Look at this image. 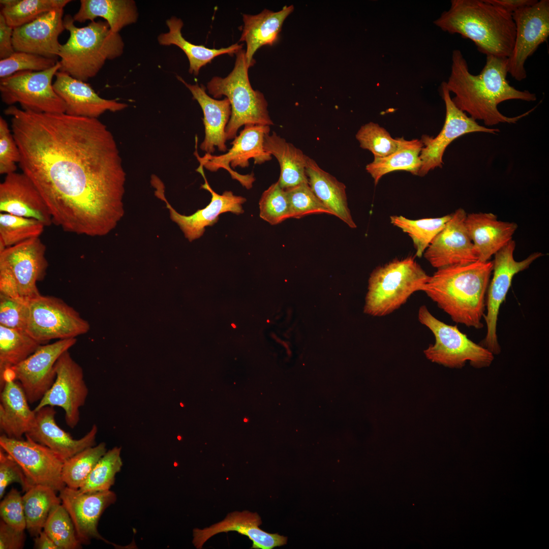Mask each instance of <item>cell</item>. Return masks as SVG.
I'll list each match as a JSON object with an SVG mask.
<instances>
[{
    "instance_id": "1",
    "label": "cell",
    "mask_w": 549,
    "mask_h": 549,
    "mask_svg": "<svg viewBox=\"0 0 549 549\" xmlns=\"http://www.w3.org/2000/svg\"><path fill=\"white\" fill-rule=\"evenodd\" d=\"M4 113L20 154L19 166L43 198L53 224L91 237L112 231L124 216L126 174L112 133L98 118Z\"/></svg>"
},
{
    "instance_id": "2",
    "label": "cell",
    "mask_w": 549,
    "mask_h": 549,
    "mask_svg": "<svg viewBox=\"0 0 549 549\" xmlns=\"http://www.w3.org/2000/svg\"><path fill=\"white\" fill-rule=\"evenodd\" d=\"M451 72L446 87L455 96V105L474 119L486 126L499 123L515 124L528 115L535 108L514 117L502 114L498 109L501 102L509 100L535 101L536 97L528 90H519L507 79V58L486 55L485 64L478 75L471 74L466 59L458 49L453 50Z\"/></svg>"
},
{
    "instance_id": "3",
    "label": "cell",
    "mask_w": 549,
    "mask_h": 549,
    "mask_svg": "<svg viewBox=\"0 0 549 549\" xmlns=\"http://www.w3.org/2000/svg\"><path fill=\"white\" fill-rule=\"evenodd\" d=\"M492 271V261L479 260L437 269L421 291L454 322L480 329Z\"/></svg>"
},
{
    "instance_id": "4",
    "label": "cell",
    "mask_w": 549,
    "mask_h": 549,
    "mask_svg": "<svg viewBox=\"0 0 549 549\" xmlns=\"http://www.w3.org/2000/svg\"><path fill=\"white\" fill-rule=\"evenodd\" d=\"M434 23L444 32L470 39L486 55L508 58L514 46L512 14L486 0H452L450 8Z\"/></svg>"
},
{
    "instance_id": "5",
    "label": "cell",
    "mask_w": 549,
    "mask_h": 549,
    "mask_svg": "<svg viewBox=\"0 0 549 549\" xmlns=\"http://www.w3.org/2000/svg\"><path fill=\"white\" fill-rule=\"evenodd\" d=\"M64 23L70 36L60 47L59 71L86 82L97 75L107 60L123 54L124 43L121 37L112 32L106 21H93L78 27L74 24L73 17L68 14L64 18Z\"/></svg>"
},
{
    "instance_id": "6",
    "label": "cell",
    "mask_w": 549,
    "mask_h": 549,
    "mask_svg": "<svg viewBox=\"0 0 549 549\" xmlns=\"http://www.w3.org/2000/svg\"><path fill=\"white\" fill-rule=\"evenodd\" d=\"M245 51L241 49L236 53L234 67L227 76L214 77L206 87L214 98L225 96L230 101L231 113L225 130L227 140L234 139L243 125H273L264 95L251 85Z\"/></svg>"
},
{
    "instance_id": "7",
    "label": "cell",
    "mask_w": 549,
    "mask_h": 549,
    "mask_svg": "<svg viewBox=\"0 0 549 549\" xmlns=\"http://www.w3.org/2000/svg\"><path fill=\"white\" fill-rule=\"evenodd\" d=\"M429 277L412 256L376 268L369 280L364 313L377 317L392 313L412 294L421 291Z\"/></svg>"
},
{
    "instance_id": "8",
    "label": "cell",
    "mask_w": 549,
    "mask_h": 549,
    "mask_svg": "<svg viewBox=\"0 0 549 549\" xmlns=\"http://www.w3.org/2000/svg\"><path fill=\"white\" fill-rule=\"evenodd\" d=\"M46 249L36 237L0 252V293L28 299L40 295L37 283L46 274Z\"/></svg>"
},
{
    "instance_id": "9",
    "label": "cell",
    "mask_w": 549,
    "mask_h": 549,
    "mask_svg": "<svg viewBox=\"0 0 549 549\" xmlns=\"http://www.w3.org/2000/svg\"><path fill=\"white\" fill-rule=\"evenodd\" d=\"M420 323L433 333L435 342L424 351L432 362L450 368L460 369L467 362L473 368L489 367L494 355L487 349L470 340L456 326L447 324L435 317L424 305L418 310Z\"/></svg>"
},
{
    "instance_id": "10",
    "label": "cell",
    "mask_w": 549,
    "mask_h": 549,
    "mask_svg": "<svg viewBox=\"0 0 549 549\" xmlns=\"http://www.w3.org/2000/svg\"><path fill=\"white\" fill-rule=\"evenodd\" d=\"M60 67L58 61L45 70L22 71L1 79L2 101L9 106L18 103L22 109L37 113H65V103L52 83Z\"/></svg>"
},
{
    "instance_id": "11",
    "label": "cell",
    "mask_w": 549,
    "mask_h": 549,
    "mask_svg": "<svg viewBox=\"0 0 549 549\" xmlns=\"http://www.w3.org/2000/svg\"><path fill=\"white\" fill-rule=\"evenodd\" d=\"M25 331L42 344L53 339L76 338L89 329L88 322L59 298L41 294L28 300Z\"/></svg>"
},
{
    "instance_id": "12",
    "label": "cell",
    "mask_w": 549,
    "mask_h": 549,
    "mask_svg": "<svg viewBox=\"0 0 549 549\" xmlns=\"http://www.w3.org/2000/svg\"><path fill=\"white\" fill-rule=\"evenodd\" d=\"M515 248V242L512 239L494 255L492 261L493 275L487 290L486 314L483 316L486 333L480 345L494 355H498L501 352L497 333V321L500 308L505 300L512 279L516 274L529 268L543 255L541 252H534L526 259L517 261L513 257Z\"/></svg>"
},
{
    "instance_id": "13",
    "label": "cell",
    "mask_w": 549,
    "mask_h": 549,
    "mask_svg": "<svg viewBox=\"0 0 549 549\" xmlns=\"http://www.w3.org/2000/svg\"><path fill=\"white\" fill-rule=\"evenodd\" d=\"M76 342V338H70L41 345L27 358L4 374L0 380L1 389L6 380H17L29 404L39 402L55 381V364L57 360Z\"/></svg>"
},
{
    "instance_id": "14",
    "label": "cell",
    "mask_w": 549,
    "mask_h": 549,
    "mask_svg": "<svg viewBox=\"0 0 549 549\" xmlns=\"http://www.w3.org/2000/svg\"><path fill=\"white\" fill-rule=\"evenodd\" d=\"M239 135L231 143V148L228 152L219 156L205 154L201 157L195 153L199 162L210 171H217L222 168L226 170L233 179L238 180L247 189L252 187L255 180L253 174L242 175L231 169V166L246 167L249 160L253 159L254 163L261 164L271 159V156L264 149L265 135L269 133V126L247 125L244 126Z\"/></svg>"
},
{
    "instance_id": "15",
    "label": "cell",
    "mask_w": 549,
    "mask_h": 549,
    "mask_svg": "<svg viewBox=\"0 0 549 549\" xmlns=\"http://www.w3.org/2000/svg\"><path fill=\"white\" fill-rule=\"evenodd\" d=\"M515 25L514 46L507 58L508 73L517 81L527 77L525 64L549 36V1L540 0L512 14Z\"/></svg>"
},
{
    "instance_id": "16",
    "label": "cell",
    "mask_w": 549,
    "mask_h": 549,
    "mask_svg": "<svg viewBox=\"0 0 549 549\" xmlns=\"http://www.w3.org/2000/svg\"><path fill=\"white\" fill-rule=\"evenodd\" d=\"M16 439L3 434L0 447L20 465L34 485L49 487L60 492L66 485L62 477L64 460L48 447L32 439Z\"/></svg>"
},
{
    "instance_id": "17",
    "label": "cell",
    "mask_w": 549,
    "mask_h": 549,
    "mask_svg": "<svg viewBox=\"0 0 549 549\" xmlns=\"http://www.w3.org/2000/svg\"><path fill=\"white\" fill-rule=\"evenodd\" d=\"M442 97L445 103L446 115L443 127L435 137L422 135L423 147L420 154L421 166L418 175L424 176L436 168H442L443 156L447 147L460 136L474 132L495 134L497 129H490L479 125L476 120L467 115L453 103L445 82L441 85Z\"/></svg>"
},
{
    "instance_id": "18",
    "label": "cell",
    "mask_w": 549,
    "mask_h": 549,
    "mask_svg": "<svg viewBox=\"0 0 549 549\" xmlns=\"http://www.w3.org/2000/svg\"><path fill=\"white\" fill-rule=\"evenodd\" d=\"M55 371L53 384L34 410L47 406L60 407L65 411L67 424L73 429L79 421V409L84 405L88 393L83 371L68 350L57 360Z\"/></svg>"
},
{
    "instance_id": "19",
    "label": "cell",
    "mask_w": 549,
    "mask_h": 549,
    "mask_svg": "<svg viewBox=\"0 0 549 549\" xmlns=\"http://www.w3.org/2000/svg\"><path fill=\"white\" fill-rule=\"evenodd\" d=\"M197 171L201 174L205 181L201 188L210 192L211 198L207 206L190 216L181 215L172 207L164 195V186L160 179L154 176L151 178V181L155 188V195L165 203L166 207L169 209L171 220L178 225L189 241L202 236L205 228L217 223L220 214L226 212L236 215L242 214L244 210L242 204L246 201L245 198L234 195L231 191H226L221 195L217 193L208 184L204 175L203 167L200 164Z\"/></svg>"
},
{
    "instance_id": "20",
    "label": "cell",
    "mask_w": 549,
    "mask_h": 549,
    "mask_svg": "<svg viewBox=\"0 0 549 549\" xmlns=\"http://www.w3.org/2000/svg\"><path fill=\"white\" fill-rule=\"evenodd\" d=\"M467 215L461 208L452 213L451 218L424 252V258L437 269L466 265L478 260L465 225Z\"/></svg>"
},
{
    "instance_id": "21",
    "label": "cell",
    "mask_w": 549,
    "mask_h": 549,
    "mask_svg": "<svg viewBox=\"0 0 549 549\" xmlns=\"http://www.w3.org/2000/svg\"><path fill=\"white\" fill-rule=\"evenodd\" d=\"M59 497L72 520L77 536L82 544H88L92 539H96L114 545L103 538L98 530L102 514L116 500L114 492L109 490L81 493L78 489L66 486L59 492Z\"/></svg>"
},
{
    "instance_id": "22",
    "label": "cell",
    "mask_w": 549,
    "mask_h": 549,
    "mask_svg": "<svg viewBox=\"0 0 549 549\" xmlns=\"http://www.w3.org/2000/svg\"><path fill=\"white\" fill-rule=\"evenodd\" d=\"M63 14L64 9H55L14 28L12 41L15 51L57 60L61 45L58 37L66 29Z\"/></svg>"
},
{
    "instance_id": "23",
    "label": "cell",
    "mask_w": 549,
    "mask_h": 549,
    "mask_svg": "<svg viewBox=\"0 0 549 549\" xmlns=\"http://www.w3.org/2000/svg\"><path fill=\"white\" fill-rule=\"evenodd\" d=\"M0 212L36 219L45 227L53 224L43 198L23 172L6 175L0 184Z\"/></svg>"
},
{
    "instance_id": "24",
    "label": "cell",
    "mask_w": 549,
    "mask_h": 549,
    "mask_svg": "<svg viewBox=\"0 0 549 549\" xmlns=\"http://www.w3.org/2000/svg\"><path fill=\"white\" fill-rule=\"evenodd\" d=\"M55 77L53 88L65 102L68 115L98 118L107 111L115 112L128 107L116 100L101 98L89 84L65 72L58 71Z\"/></svg>"
},
{
    "instance_id": "25",
    "label": "cell",
    "mask_w": 549,
    "mask_h": 549,
    "mask_svg": "<svg viewBox=\"0 0 549 549\" xmlns=\"http://www.w3.org/2000/svg\"><path fill=\"white\" fill-rule=\"evenodd\" d=\"M35 412V423L25 435L48 447L64 461L87 447L95 445L98 432L96 425H93L89 431L80 439H74L57 424L55 419L56 411L53 407L45 406Z\"/></svg>"
},
{
    "instance_id": "26",
    "label": "cell",
    "mask_w": 549,
    "mask_h": 549,
    "mask_svg": "<svg viewBox=\"0 0 549 549\" xmlns=\"http://www.w3.org/2000/svg\"><path fill=\"white\" fill-rule=\"evenodd\" d=\"M262 524L259 514L248 510L236 511L227 514L222 521L203 529L193 530L192 542L200 549L204 543L215 535L221 532L236 531L246 535L252 541L251 548L272 549L287 543V538L278 534H271L261 529Z\"/></svg>"
},
{
    "instance_id": "27",
    "label": "cell",
    "mask_w": 549,
    "mask_h": 549,
    "mask_svg": "<svg viewBox=\"0 0 549 549\" xmlns=\"http://www.w3.org/2000/svg\"><path fill=\"white\" fill-rule=\"evenodd\" d=\"M465 225L473 243L478 260L490 261L492 256L506 246L517 229L514 222L498 220L492 213L467 214Z\"/></svg>"
},
{
    "instance_id": "28",
    "label": "cell",
    "mask_w": 549,
    "mask_h": 549,
    "mask_svg": "<svg viewBox=\"0 0 549 549\" xmlns=\"http://www.w3.org/2000/svg\"><path fill=\"white\" fill-rule=\"evenodd\" d=\"M177 78L189 89L203 111L205 137L200 149L209 154L214 153L215 147L221 151H227L225 130L231 113L229 100L227 98L221 100L214 99L207 94L206 88L203 84H191L179 76Z\"/></svg>"
},
{
    "instance_id": "29",
    "label": "cell",
    "mask_w": 549,
    "mask_h": 549,
    "mask_svg": "<svg viewBox=\"0 0 549 549\" xmlns=\"http://www.w3.org/2000/svg\"><path fill=\"white\" fill-rule=\"evenodd\" d=\"M293 10L294 6L290 5L277 12L264 9L256 15L242 14L243 26L239 41L246 43L245 56L250 68L255 63L253 56L259 48L277 42L284 21Z\"/></svg>"
},
{
    "instance_id": "30",
    "label": "cell",
    "mask_w": 549,
    "mask_h": 549,
    "mask_svg": "<svg viewBox=\"0 0 549 549\" xmlns=\"http://www.w3.org/2000/svg\"><path fill=\"white\" fill-rule=\"evenodd\" d=\"M0 395V429L6 436L22 439L33 426L36 412L30 409L20 384L7 379Z\"/></svg>"
},
{
    "instance_id": "31",
    "label": "cell",
    "mask_w": 549,
    "mask_h": 549,
    "mask_svg": "<svg viewBox=\"0 0 549 549\" xmlns=\"http://www.w3.org/2000/svg\"><path fill=\"white\" fill-rule=\"evenodd\" d=\"M306 172L311 188L322 203L333 216L349 227L355 228L356 225L348 205L345 185L321 168L308 156Z\"/></svg>"
},
{
    "instance_id": "32",
    "label": "cell",
    "mask_w": 549,
    "mask_h": 549,
    "mask_svg": "<svg viewBox=\"0 0 549 549\" xmlns=\"http://www.w3.org/2000/svg\"><path fill=\"white\" fill-rule=\"evenodd\" d=\"M264 150L278 161L280 175L278 182L284 189L308 182L306 175V156L301 150L287 142L275 132L267 134L264 140Z\"/></svg>"
},
{
    "instance_id": "33",
    "label": "cell",
    "mask_w": 549,
    "mask_h": 549,
    "mask_svg": "<svg viewBox=\"0 0 549 549\" xmlns=\"http://www.w3.org/2000/svg\"><path fill=\"white\" fill-rule=\"evenodd\" d=\"M74 21L83 23L95 18H104L111 30L118 33L124 27L135 23L138 17L137 8L133 0H80Z\"/></svg>"
},
{
    "instance_id": "34",
    "label": "cell",
    "mask_w": 549,
    "mask_h": 549,
    "mask_svg": "<svg viewBox=\"0 0 549 549\" xmlns=\"http://www.w3.org/2000/svg\"><path fill=\"white\" fill-rule=\"evenodd\" d=\"M166 24L169 30L159 35L158 41L159 44L164 46L174 45L180 48L188 58L189 72L195 76L199 74L202 67L210 63L216 57L224 54L232 56L242 49L243 45L237 43L220 49H210L203 45H195L184 38L181 33L184 23L181 19L173 16L167 20Z\"/></svg>"
},
{
    "instance_id": "35",
    "label": "cell",
    "mask_w": 549,
    "mask_h": 549,
    "mask_svg": "<svg viewBox=\"0 0 549 549\" xmlns=\"http://www.w3.org/2000/svg\"><path fill=\"white\" fill-rule=\"evenodd\" d=\"M423 145L421 140H407L401 137L398 149L382 158H374L365 167L376 185L384 175L394 171H406L417 175L421 166L420 154Z\"/></svg>"
},
{
    "instance_id": "36",
    "label": "cell",
    "mask_w": 549,
    "mask_h": 549,
    "mask_svg": "<svg viewBox=\"0 0 549 549\" xmlns=\"http://www.w3.org/2000/svg\"><path fill=\"white\" fill-rule=\"evenodd\" d=\"M56 492L46 486L34 485L22 496L26 529L32 536L39 534L51 509L62 503Z\"/></svg>"
},
{
    "instance_id": "37",
    "label": "cell",
    "mask_w": 549,
    "mask_h": 549,
    "mask_svg": "<svg viewBox=\"0 0 549 549\" xmlns=\"http://www.w3.org/2000/svg\"><path fill=\"white\" fill-rule=\"evenodd\" d=\"M41 345L25 330L0 325V380L8 370L27 358Z\"/></svg>"
},
{
    "instance_id": "38",
    "label": "cell",
    "mask_w": 549,
    "mask_h": 549,
    "mask_svg": "<svg viewBox=\"0 0 549 549\" xmlns=\"http://www.w3.org/2000/svg\"><path fill=\"white\" fill-rule=\"evenodd\" d=\"M451 217L450 214L438 218L411 220L394 215L390 217V220L392 225L408 234L413 241L416 256L421 257Z\"/></svg>"
},
{
    "instance_id": "39",
    "label": "cell",
    "mask_w": 549,
    "mask_h": 549,
    "mask_svg": "<svg viewBox=\"0 0 549 549\" xmlns=\"http://www.w3.org/2000/svg\"><path fill=\"white\" fill-rule=\"evenodd\" d=\"M104 442L87 447L65 460L62 477L66 485L79 489L96 465L107 451Z\"/></svg>"
},
{
    "instance_id": "40",
    "label": "cell",
    "mask_w": 549,
    "mask_h": 549,
    "mask_svg": "<svg viewBox=\"0 0 549 549\" xmlns=\"http://www.w3.org/2000/svg\"><path fill=\"white\" fill-rule=\"evenodd\" d=\"M45 226L39 221L0 214V252L27 239L40 237Z\"/></svg>"
},
{
    "instance_id": "41",
    "label": "cell",
    "mask_w": 549,
    "mask_h": 549,
    "mask_svg": "<svg viewBox=\"0 0 549 549\" xmlns=\"http://www.w3.org/2000/svg\"><path fill=\"white\" fill-rule=\"evenodd\" d=\"M121 447H114L107 450L95 466L78 490L81 493H93L109 490L115 481L116 473L123 466Z\"/></svg>"
},
{
    "instance_id": "42",
    "label": "cell",
    "mask_w": 549,
    "mask_h": 549,
    "mask_svg": "<svg viewBox=\"0 0 549 549\" xmlns=\"http://www.w3.org/2000/svg\"><path fill=\"white\" fill-rule=\"evenodd\" d=\"M71 0H18L14 5L4 7L1 13L7 23L15 28L35 20L50 11L64 9Z\"/></svg>"
},
{
    "instance_id": "43",
    "label": "cell",
    "mask_w": 549,
    "mask_h": 549,
    "mask_svg": "<svg viewBox=\"0 0 549 549\" xmlns=\"http://www.w3.org/2000/svg\"><path fill=\"white\" fill-rule=\"evenodd\" d=\"M43 530L59 549L82 548L72 520L62 503L51 509Z\"/></svg>"
},
{
    "instance_id": "44",
    "label": "cell",
    "mask_w": 549,
    "mask_h": 549,
    "mask_svg": "<svg viewBox=\"0 0 549 549\" xmlns=\"http://www.w3.org/2000/svg\"><path fill=\"white\" fill-rule=\"evenodd\" d=\"M355 137L360 147L370 151L374 158L385 157L395 152L401 139L393 138L384 128L373 122L362 125Z\"/></svg>"
},
{
    "instance_id": "45",
    "label": "cell",
    "mask_w": 549,
    "mask_h": 549,
    "mask_svg": "<svg viewBox=\"0 0 549 549\" xmlns=\"http://www.w3.org/2000/svg\"><path fill=\"white\" fill-rule=\"evenodd\" d=\"M259 204L260 218L271 225L278 224L291 218L286 191L278 181L272 184L263 193Z\"/></svg>"
},
{
    "instance_id": "46",
    "label": "cell",
    "mask_w": 549,
    "mask_h": 549,
    "mask_svg": "<svg viewBox=\"0 0 549 549\" xmlns=\"http://www.w3.org/2000/svg\"><path fill=\"white\" fill-rule=\"evenodd\" d=\"M289 201L291 218L300 219L313 214L333 215L318 198L308 182L285 189Z\"/></svg>"
},
{
    "instance_id": "47",
    "label": "cell",
    "mask_w": 549,
    "mask_h": 549,
    "mask_svg": "<svg viewBox=\"0 0 549 549\" xmlns=\"http://www.w3.org/2000/svg\"><path fill=\"white\" fill-rule=\"evenodd\" d=\"M56 59L35 54L15 51L9 57L0 60V78H4L22 71H41L55 66Z\"/></svg>"
},
{
    "instance_id": "48",
    "label": "cell",
    "mask_w": 549,
    "mask_h": 549,
    "mask_svg": "<svg viewBox=\"0 0 549 549\" xmlns=\"http://www.w3.org/2000/svg\"><path fill=\"white\" fill-rule=\"evenodd\" d=\"M28 300L0 293V325L25 331L29 315Z\"/></svg>"
},
{
    "instance_id": "49",
    "label": "cell",
    "mask_w": 549,
    "mask_h": 549,
    "mask_svg": "<svg viewBox=\"0 0 549 549\" xmlns=\"http://www.w3.org/2000/svg\"><path fill=\"white\" fill-rule=\"evenodd\" d=\"M20 154L7 121L0 116V174L7 175L16 172Z\"/></svg>"
},
{
    "instance_id": "50",
    "label": "cell",
    "mask_w": 549,
    "mask_h": 549,
    "mask_svg": "<svg viewBox=\"0 0 549 549\" xmlns=\"http://www.w3.org/2000/svg\"><path fill=\"white\" fill-rule=\"evenodd\" d=\"M19 483L24 492L34 485L27 478L15 460L0 448V498H3L6 488L11 483Z\"/></svg>"
},
{
    "instance_id": "51",
    "label": "cell",
    "mask_w": 549,
    "mask_h": 549,
    "mask_svg": "<svg viewBox=\"0 0 549 549\" xmlns=\"http://www.w3.org/2000/svg\"><path fill=\"white\" fill-rule=\"evenodd\" d=\"M1 520L20 531L26 529V521L22 496L16 489L12 488L0 503Z\"/></svg>"
},
{
    "instance_id": "52",
    "label": "cell",
    "mask_w": 549,
    "mask_h": 549,
    "mask_svg": "<svg viewBox=\"0 0 549 549\" xmlns=\"http://www.w3.org/2000/svg\"><path fill=\"white\" fill-rule=\"evenodd\" d=\"M24 531L18 530L6 523L0 522V549H20L24 546Z\"/></svg>"
},
{
    "instance_id": "53",
    "label": "cell",
    "mask_w": 549,
    "mask_h": 549,
    "mask_svg": "<svg viewBox=\"0 0 549 549\" xmlns=\"http://www.w3.org/2000/svg\"><path fill=\"white\" fill-rule=\"evenodd\" d=\"M13 28L7 23L0 13V59L6 58L15 52L13 45Z\"/></svg>"
},
{
    "instance_id": "54",
    "label": "cell",
    "mask_w": 549,
    "mask_h": 549,
    "mask_svg": "<svg viewBox=\"0 0 549 549\" xmlns=\"http://www.w3.org/2000/svg\"><path fill=\"white\" fill-rule=\"evenodd\" d=\"M493 5L499 7L512 14L515 11L535 4L537 0H486Z\"/></svg>"
},
{
    "instance_id": "55",
    "label": "cell",
    "mask_w": 549,
    "mask_h": 549,
    "mask_svg": "<svg viewBox=\"0 0 549 549\" xmlns=\"http://www.w3.org/2000/svg\"><path fill=\"white\" fill-rule=\"evenodd\" d=\"M34 548L36 549H59L52 539L42 530L35 537Z\"/></svg>"
}]
</instances>
